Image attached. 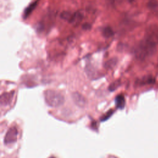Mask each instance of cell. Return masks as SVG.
I'll use <instances>...</instances> for the list:
<instances>
[{"label":"cell","mask_w":158,"mask_h":158,"mask_svg":"<svg viewBox=\"0 0 158 158\" xmlns=\"http://www.w3.org/2000/svg\"><path fill=\"white\" fill-rule=\"evenodd\" d=\"M114 113V111L113 109L109 110L108 112L101 116V117H100V120L101 122L106 121L107 120H108L111 117V116L113 115Z\"/></svg>","instance_id":"obj_14"},{"label":"cell","mask_w":158,"mask_h":158,"mask_svg":"<svg viewBox=\"0 0 158 158\" xmlns=\"http://www.w3.org/2000/svg\"><path fill=\"white\" fill-rule=\"evenodd\" d=\"M73 14H72L71 12L64 11L61 13V14H60V17H61V18L63 19H64L65 21H67L69 23H70V22L71 21L72 19Z\"/></svg>","instance_id":"obj_13"},{"label":"cell","mask_w":158,"mask_h":158,"mask_svg":"<svg viewBox=\"0 0 158 158\" xmlns=\"http://www.w3.org/2000/svg\"><path fill=\"white\" fill-rule=\"evenodd\" d=\"M115 103L117 109H122L125 106V100L123 95H118L115 98Z\"/></svg>","instance_id":"obj_8"},{"label":"cell","mask_w":158,"mask_h":158,"mask_svg":"<svg viewBox=\"0 0 158 158\" xmlns=\"http://www.w3.org/2000/svg\"><path fill=\"white\" fill-rule=\"evenodd\" d=\"M120 85V80H116L114 82H112L108 87V90L110 91H114L117 90V88Z\"/></svg>","instance_id":"obj_15"},{"label":"cell","mask_w":158,"mask_h":158,"mask_svg":"<svg viewBox=\"0 0 158 158\" xmlns=\"http://www.w3.org/2000/svg\"><path fill=\"white\" fill-rule=\"evenodd\" d=\"M86 72L88 77L90 78H96L97 77H98V74H97L96 71L95 70L93 67L88 65L87 67H86Z\"/></svg>","instance_id":"obj_10"},{"label":"cell","mask_w":158,"mask_h":158,"mask_svg":"<svg viewBox=\"0 0 158 158\" xmlns=\"http://www.w3.org/2000/svg\"><path fill=\"white\" fill-rule=\"evenodd\" d=\"M83 18V15L80 12H76L73 14V17L70 24H78L80 22Z\"/></svg>","instance_id":"obj_12"},{"label":"cell","mask_w":158,"mask_h":158,"mask_svg":"<svg viewBox=\"0 0 158 158\" xmlns=\"http://www.w3.org/2000/svg\"><path fill=\"white\" fill-rule=\"evenodd\" d=\"M38 1L32 2L24 9V13H23V16H22L23 19L25 20L31 14L32 12H33V11L34 10L36 6H37V4H38Z\"/></svg>","instance_id":"obj_7"},{"label":"cell","mask_w":158,"mask_h":158,"mask_svg":"<svg viewBox=\"0 0 158 158\" xmlns=\"http://www.w3.org/2000/svg\"><path fill=\"white\" fill-rule=\"evenodd\" d=\"M44 98L46 104L52 108H58L62 106L65 101L64 97L61 93L50 89L44 91Z\"/></svg>","instance_id":"obj_1"},{"label":"cell","mask_w":158,"mask_h":158,"mask_svg":"<svg viewBox=\"0 0 158 158\" xmlns=\"http://www.w3.org/2000/svg\"><path fill=\"white\" fill-rule=\"evenodd\" d=\"M145 38L155 45H158V26L151 25L146 31Z\"/></svg>","instance_id":"obj_3"},{"label":"cell","mask_w":158,"mask_h":158,"mask_svg":"<svg viewBox=\"0 0 158 158\" xmlns=\"http://www.w3.org/2000/svg\"><path fill=\"white\" fill-rule=\"evenodd\" d=\"M82 29L84 30H90L91 28V25L90 24H89V23L88 22H86V23H84L82 25Z\"/></svg>","instance_id":"obj_16"},{"label":"cell","mask_w":158,"mask_h":158,"mask_svg":"<svg viewBox=\"0 0 158 158\" xmlns=\"http://www.w3.org/2000/svg\"><path fill=\"white\" fill-rule=\"evenodd\" d=\"M14 91H11L9 92H4L1 94L0 97V104L1 106H8L10 105L12 101Z\"/></svg>","instance_id":"obj_6"},{"label":"cell","mask_w":158,"mask_h":158,"mask_svg":"<svg viewBox=\"0 0 158 158\" xmlns=\"http://www.w3.org/2000/svg\"><path fill=\"white\" fill-rule=\"evenodd\" d=\"M18 135V131L16 127H12L8 129L5 137L4 139V143L5 145H10L17 142Z\"/></svg>","instance_id":"obj_4"},{"label":"cell","mask_w":158,"mask_h":158,"mask_svg":"<svg viewBox=\"0 0 158 158\" xmlns=\"http://www.w3.org/2000/svg\"><path fill=\"white\" fill-rule=\"evenodd\" d=\"M118 62V59L117 58H113L108 61H107L104 64V67L106 69H113L114 67L116 66Z\"/></svg>","instance_id":"obj_9"},{"label":"cell","mask_w":158,"mask_h":158,"mask_svg":"<svg viewBox=\"0 0 158 158\" xmlns=\"http://www.w3.org/2000/svg\"><path fill=\"white\" fill-rule=\"evenodd\" d=\"M72 99L76 106L79 108H84L87 104V100L84 96H83L79 92H74L72 94Z\"/></svg>","instance_id":"obj_5"},{"label":"cell","mask_w":158,"mask_h":158,"mask_svg":"<svg viewBox=\"0 0 158 158\" xmlns=\"http://www.w3.org/2000/svg\"><path fill=\"white\" fill-rule=\"evenodd\" d=\"M50 158H55V157H50Z\"/></svg>","instance_id":"obj_17"},{"label":"cell","mask_w":158,"mask_h":158,"mask_svg":"<svg viewBox=\"0 0 158 158\" xmlns=\"http://www.w3.org/2000/svg\"><path fill=\"white\" fill-rule=\"evenodd\" d=\"M102 34H103V36L105 37V38H109L110 37L113 36L114 33L112 28L109 26H107L102 30Z\"/></svg>","instance_id":"obj_11"},{"label":"cell","mask_w":158,"mask_h":158,"mask_svg":"<svg viewBox=\"0 0 158 158\" xmlns=\"http://www.w3.org/2000/svg\"><path fill=\"white\" fill-rule=\"evenodd\" d=\"M156 45L145 38H143L135 49L136 56L141 59H145L155 53Z\"/></svg>","instance_id":"obj_2"}]
</instances>
